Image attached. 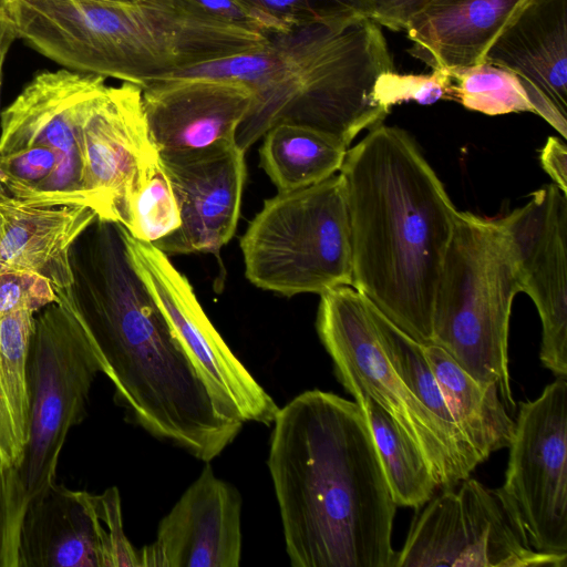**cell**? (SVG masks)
Instances as JSON below:
<instances>
[{"label":"cell","mask_w":567,"mask_h":567,"mask_svg":"<svg viewBox=\"0 0 567 567\" xmlns=\"http://www.w3.org/2000/svg\"><path fill=\"white\" fill-rule=\"evenodd\" d=\"M80 239L71 258L74 310L116 399L153 436L212 461L244 422L223 413L137 272L124 227L96 217Z\"/></svg>","instance_id":"1"},{"label":"cell","mask_w":567,"mask_h":567,"mask_svg":"<svg viewBox=\"0 0 567 567\" xmlns=\"http://www.w3.org/2000/svg\"><path fill=\"white\" fill-rule=\"evenodd\" d=\"M268 468L293 567H395L396 511L361 406L302 392L274 420Z\"/></svg>","instance_id":"2"},{"label":"cell","mask_w":567,"mask_h":567,"mask_svg":"<svg viewBox=\"0 0 567 567\" xmlns=\"http://www.w3.org/2000/svg\"><path fill=\"white\" fill-rule=\"evenodd\" d=\"M352 282L399 329L432 343L436 288L457 209L412 136L379 124L339 169Z\"/></svg>","instance_id":"3"},{"label":"cell","mask_w":567,"mask_h":567,"mask_svg":"<svg viewBox=\"0 0 567 567\" xmlns=\"http://www.w3.org/2000/svg\"><path fill=\"white\" fill-rule=\"evenodd\" d=\"M393 70L380 25L355 16L270 33L257 48L165 78L246 84L252 100L235 136L244 151L279 123L312 127L349 147L360 132L381 124L390 113L377 101L374 89L380 75Z\"/></svg>","instance_id":"4"},{"label":"cell","mask_w":567,"mask_h":567,"mask_svg":"<svg viewBox=\"0 0 567 567\" xmlns=\"http://www.w3.org/2000/svg\"><path fill=\"white\" fill-rule=\"evenodd\" d=\"M34 316L28 355V439L20 463L2 472L1 567H17L19 530L31 501L55 483L69 431L82 423L100 364L74 310V286Z\"/></svg>","instance_id":"5"},{"label":"cell","mask_w":567,"mask_h":567,"mask_svg":"<svg viewBox=\"0 0 567 567\" xmlns=\"http://www.w3.org/2000/svg\"><path fill=\"white\" fill-rule=\"evenodd\" d=\"M520 291L515 248L502 221L457 210L435 293L432 343L474 379L494 383L512 413L508 329Z\"/></svg>","instance_id":"6"},{"label":"cell","mask_w":567,"mask_h":567,"mask_svg":"<svg viewBox=\"0 0 567 567\" xmlns=\"http://www.w3.org/2000/svg\"><path fill=\"white\" fill-rule=\"evenodd\" d=\"M246 278L286 297L351 286L349 214L339 172L290 192H278L240 238Z\"/></svg>","instance_id":"7"},{"label":"cell","mask_w":567,"mask_h":567,"mask_svg":"<svg viewBox=\"0 0 567 567\" xmlns=\"http://www.w3.org/2000/svg\"><path fill=\"white\" fill-rule=\"evenodd\" d=\"M318 336L332 359L339 382L354 398L369 396L420 447L439 487L452 488L481 464L457 443L399 377L378 338L367 298L352 286L322 292Z\"/></svg>","instance_id":"8"},{"label":"cell","mask_w":567,"mask_h":567,"mask_svg":"<svg viewBox=\"0 0 567 567\" xmlns=\"http://www.w3.org/2000/svg\"><path fill=\"white\" fill-rule=\"evenodd\" d=\"M445 488L412 522L395 567H566L535 550L501 488L473 478Z\"/></svg>","instance_id":"9"},{"label":"cell","mask_w":567,"mask_h":567,"mask_svg":"<svg viewBox=\"0 0 567 567\" xmlns=\"http://www.w3.org/2000/svg\"><path fill=\"white\" fill-rule=\"evenodd\" d=\"M501 491L516 512L532 547L567 555V381L518 403Z\"/></svg>","instance_id":"10"},{"label":"cell","mask_w":567,"mask_h":567,"mask_svg":"<svg viewBox=\"0 0 567 567\" xmlns=\"http://www.w3.org/2000/svg\"><path fill=\"white\" fill-rule=\"evenodd\" d=\"M105 80L69 70L41 72L1 113L0 155L48 147L59 157L53 175L27 204L87 206L82 182V126L106 89Z\"/></svg>","instance_id":"11"},{"label":"cell","mask_w":567,"mask_h":567,"mask_svg":"<svg viewBox=\"0 0 567 567\" xmlns=\"http://www.w3.org/2000/svg\"><path fill=\"white\" fill-rule=\"evenodd\" d=\"M130 257L185 350L233 421L269 425L279 410L272 398L230 351L203 310L188 279L153 244L125 228Z\"/></svg>","instance_id":"12"},{"label":"cell","mask_w":567,"mask_h":567,"mask_svg":"<svg viewBox=\"0 0 567 567\" xmlns=\"http://www.w3.org/2000/svg\"><path fill=\"white\" fill-rule=\"evenodd\" d=\"M142 86L107 85L82 126L83 192L99 219L132 227L133 204L161 165Z\"/></svg>","instance_id":"13"},{"label":"cell","mask_w":567,"mask_h":567,"mask_svg":"<svg viewBox=\"0 0 567 567\" xmlns=\"http://www.w3.org/2000/svg\"><path fill=\"white\" fill-rule=\"evenodd\" d=\"M179 209L177 229L153 245L168 255L218 252L234 236L246 179L236 140L158 152Z\"/></svg>","instance_id":"14"},{"label":"cell","mask_w":567,"mask_h":567,"mask_svg":"<svg viewBox=\"0 0 567 567\" xmlns=\"http://www.w3.org/2000/svg\"><path fill=\"white\" fill-rule=\"evenodd\" d=\"M499 220L515 248L522 291L542 321L540 361L567 377V194L545 185Z\"/></svg>","instance_id":"15"},{"label":"cell","mask_w":567,"mask_h":567,"mask_svg":"<svg viewBox=\"0 0 567 567\" xmlns=\"http://www.w3.org/2000/svg\"><path fill=\"white\" fill-rule=\"evenodd\" d=\"M240 516L237 488L206 465L140 550V567H237Z\"/></svg>","instance_id":"16"},{"label":"cell","mask_w":567,"mask_h":567,"mask_svg":"<svg viewBox=\"0 0 567 567\" xmlns=\"http://www.w3.org/2000/svg\"><path fill=\"white\" fill-rule=\"evenodd\" d=\"M484 62L517 75L533 113L567 137V0H525Z\"/></svg>","instance_id":"17"},{"label":"cell","mask_w":567,"mask_h":567,"mask_svg":"<svg viewBox=\"0 0 567 567\" xmlns=\"http://www.w3.org/2000/svg\"><path fill=\"white\" fill-rule=\"evenodd\" d=\"M142 89L148 132L158 152L235 140L252 100L246 84L227 79L162 78Z\"/></svg>","instance_id":"18"},{"label":"cell","mask_w":567,"mask_h":567,"mask_svg":"<svg viewBox=\"0 0 567 567\" xmlns=\"http://www.w3.org/2000/svg\"><path fill=\"white\" fill-rule=\"evenodd\" d=\"M17 567H112L95 495L54 483L31 501L19 530Z\"/></svg>","instance_id":"19"},{"label":"cell","mask_w":567,"mask_h":567,"mask_svg":"<svg viewBox=\"0 0 567 567\" xmlns=\"http://www.w3.org/2000/svg\"><path fill=\"white\" fill-rule=\"evenodd\" d=\"M95 219L87 206H33L0 187V266L37 272L55 290L73 287L71 250Z\"/></svg>","instance_id":"20"},{"label":"cell","mask_w":567,"mask_h":567,"mask_svg":"<svg viewBox=\"0 0 567 567\" xmlns=\"http://www.w3.org/2000/svg\"><path fill=\"white\" fill-rule=\"evenodd\" d=\"M525 0H431L405 28L408 52L432 70L484 62L491 44Z\"/></svg>","instance_id":"21"},{"label":"cell","mask_w":567,"mask_h":567,"mask_svg":"<svg viewBox=\"0 0 567 567\" xmlns=\"http://www.w3.org/2000/svg\"><path fill=\"white\" fill-rule=\"evenodd\" d=\"M424 351L457 426L481 461L508 447L515 421L497 386L474 379L436 344H424Z\"/></svg>","instance_id":"22"},{"label":"cell","mask_w":567,"mask_h":567,"mask_svg":"<svg viewBox=\"0 0 567 567\" xmlns=\"http://www.w3.org/2000/svg\"><path fill=\"white\" fill-rule=\"evenodd\" d=\"M260 167L278 192L318 184L337 174L348 146L309 126L279 123L264 134Z\"/></svg>","instance_id":"23"},{"label":"cell","mask_w":567,"mask_h":567,"mask_svg":"<svg viewBox=\"0 0 567 567\" xmlns=\"http://www.w3.org/2000/svg\"><path fill=\"white\" fill-rule=\"evenodd\" d=\"M34 312L18 310L0 319V463L16 467L28 439V355Z\"/></svg>","instance_id":"24"},{"label":"cell","mask_w":567,"mask_h":567,"mask_svg":"<svg viewBox=\"0 0 567 567\" xmlns=\"http://www.w3.org/2000/svg\"><path fill=\"white\" fill-rule=\"evenodd\" d=\"M355 402L370 427L394 503L396 506L420 508L439 487L424 454L375 401L360 396Z\"/></svg>","instance_id":"25"},{"label":"cell","mask_w":567,"mask_h":567,"mask_svg":"<svg viewBox=\"0 0 567 567\" xmlns=\"http://www.w3.org/2000/svg\"><path fill=\"white\" fill-rule=\"evenodd\" d=\"M368 303L381 347L399 377L444 430L463 447L477 455L453 417L425 355L424 344L399 329L369 300Z\"/></svg>","instance_id":"26"},{"label":"cell","mask_w":567,"mask_h":567,"mask_svg":"<svg viewBox=\"0 0 567 567\" xmlns=\"http://www.w3.org/2000/svg\"><path fill=\"white\" fill-rule=\"evenodd\" d=\"M453 100L465 109L486 115L533 112L518 76L501 66L483 62L447 70Z\"/></svg>","instance_id":"27"},{"label":"cell","mask_w":567,"mask_h":567,"mask_svg":"<svg viewBox=\"0 0 567 567\" xmlns=\"http://www.w3.org/2000/svg\"><path fill=\"white\" fill-rule=\"evenodd\" d=\"M265 33L370 14L368 0H234Z\"/></svg>","instance_id":"28"},{"label":"cell","mask_w":567,"mask_h":567,"mask_svg":"<svg viewBox=\"0 0 567 567\" xmlns=\"http://www.w3.org/2000/svg\"><path fill=\"white\" fill-rule=\"evenodd\" d=\"M132 216V227L127 231L151 244L179 227L178 205L162 164L135 198Z\"/></svg>","instance_id":"29"},{"label":"cell","mask_w":567,"mask_h":567,"mask_svg":"<svg viewBox=\"0 0 567 567\" xmlns=\"http://www.w3.org/2000/svg\"><path fill=\"white\" fill-rule=\"evenodd\" d=\"M374 95L390 111L393 105L409 101L430 105L439 100H453L452 79L447 70H433L431 74H399L393 70L380 75Z\"/></svg>","instance_id":"30"},{"label":"cell","mask_w":567,"mask_h":567,"mask_svg":"<svg viewBox=\"0 0 567 567\" xmlns=\"http://www.w3.org/2000/svg\"><path fill=\"white\" fill-rule=\"evenodd\" d=\"M58 300L51 281L33 271L0 268V319L13 311L39 312Z\"/></svg>","instance_id":"31"},{"label":"cell","mask_w":567,"mask_h":567,"mask_svg":"<svg viewBox=\"0 0 567 567\" xmlns=\"http://www.w3.org/2000/svg\"><path fill=\"white\" fill-rule=\"evenodd\" d=\"M95 506L107 534L112 567H140V550L132 546L124 534L118 489L110 487L103 494L95 495Z\"/></svg>","instance_id":"32"},{"label":"cell","mask_w":567,"mask_h":567,"mask_svg":"<svg viewBox=\"0 0 567 567\" xmlns=\"http://www.w3.org/2000/svg\"><path fill=\"white\" fill-rule=\"evenodd\" d=\"M369 17L392 31H404L410 20L431 0H368Z\"/></svg>","instance_id":"33"},{"label":"cell","mask_w":567,"mask_h":567,"mask_svg":"<svg viewBox=\"0 0 567 567\" xmlns=\"http://www.w3.org/2000/svg\"><path fill=\"white\" fill-rule=\"evenodd\" d=\"M540 165L564 193L567 194V146L558 137L549 136L540 152Z\"/></svg>","instance_id":"34"},{"label":"cell","mask_w":567,"mask_h":567,"mask_svg":"<svg viewBox=\"0 0 567 567\" xmlns=\"http://www.w3.org/2000/svg\"><path fill=\"white\" fill-rule=\"evenodd\" d=\"M18 38L13 23L9 20L0 34V92L2 83V69L4 60L12 42Z\"/></svg>","instance_id":"35"},{"label":"cell","mask_w":567,"mask_h":567,"mask_svg":"<svg viewBox=\"0 0 567 567\" xmlns=\"http://www.w3.org/2000/svg\"><path fill=\"white\" fill-rule=\"evenodd\" d=\"M2 542H3V494H2V468L0 463V567L2 560Z\"/></svg>","instance_id":"36"},{"label":"cell","mask_w":567,"mask_h":567,"mask_svg":"<svg viewBox=\"0 0 567 567\" xmlns=\"http://www.w3.org/2000/svg\"><path fill=\"white\" fill-rule=\"evenodd\" d=\"M9 19L6 17V14L0 10V34L4 27L8 24Z\"/></svg>","instance_id":"37"},{"label":"cell","mask_w":567,"mask_h":567,"mask_svg":"<svg viewBox=\"0 0 567 567\" xmlns=\"http://www.w3.org/2000/svg\"><path fill=\"white\" fill-rule=\"evenodd\" d=\"M116 1H120V0H116Z\"/></svg>","instance_id":"38"},{"label":"cell","mask_w":567,"mask_h":567,"mask_svg":"<svg viewBox=\"0 0 567 567\" xmlns=\"http://www.w3.org/2000/svg\"><path fill=\"white\" fill-rule=\"evenodd\" d=\"M0 268H1V266H0Z\"/></svg>","instance_id":"39"}]
</instances>
